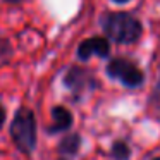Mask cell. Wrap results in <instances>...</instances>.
<instances>
[{
  "label": "cell",
  "instance_id": "obj_4",
  "mask_svg": "<svg viewBox=\"0 0 160 160\" xmlns=\"http://www.w3.org/2000/svg\"><path fill=\"white\" fill-rule=\"evenodd\" d=\"M64 84L71 91H74V93H81L84 90H90V88L97 86L95 78L91 76V72L83 69V67H71L67 71V74L64 76Z\"/></svg>",
  "mask_w": 160,
  "mask_h": 160
},
{
  "label": "cell",
  "instance_id": "obj_7",
  "mask_svg": "<svg viewBox=\"0 0 160 160\" xmlns=\"http://www.w3.org/2000/svg\"><path fill=\"white\" fill-rule=\"evenodd\" d=\"M81 143H83V139H81V136L78 134V132L66 134V136H64V138L59 141L57 150H59V153H62V155L74 157V155H78V152H79Z\"/></svg>",
  "mask_w": 160,
  "mask_h": 160
},
{
  "label": "cell",
  "instance_id": "obj_12",
  "mask_svg": "<svg viewBox=\"0 0 160 160\" xmlns=\"http://www.w3.org/2000/svg\"><path fill=\"white\" fill-rule=\"evenodd\" d=\"M7 2H19V0H7Z\"/></svg>",
  "mask_w": 160,
  "mask_h": 160
},
{
  "label": "cell",
  "instance_id": "obj_6",
  "mask_svg": "<svg viewBox=\"0 0 160 160\" xmlns=\"http://www.w3.org/2000/svg\"><path fill=\"white\" fill-rule=\"evenodd\" d=\"M52 126L47 128L48 134H57V132H64L71 129L72 126V114L62 105H57L52 108Z\"/></svg>",
  "mask_w": 160,
  "mask_h": 160
},
{
  "label": "cell",
  "instance_id": "obj_1",
  "mask_svg": "<svg viewBox=\"0 0 160 160\" xmlns=\"http://www.w3.org/2000/svg\"><path fill=\"white\" fill-rule=\"evenodd\" d=\"M100 24L108 38L117 43H134L143 33L141 22L126 12H107L102 16Z\"/></svg>",
  "mask_w": 160,
  "mask_h": 160
},
{
  "label": "cell",
  "instance_id": "obj_9",
  "mask_svg": "<svg viewBox=\"0 0 160 160\" xmlns=\"http://www.w3.org/2000/svg\"><path fill=\"white\" fill-rule=\"evenodd\" d=\"M5 122V108L0 105V129H2V126H4Z\"/></svg>",
  "mask_w": 160,
  "mask_h": 160
},
{
  "label": "cell",
  "instance_id": "obj_3",
  "mask_svg": "<svg viewBox=\"0 0 160 160\" xmlns=\"http://www.w3.org/2000/svg\"><path fill=\"white\" fill-rule=\"evenodd\" d=\"M107 74L112 79H117L126 88H138L145 83V74L134 62L128 59H114L107 66Z\"/></svg>",
  "mask_w": 160,
  "mask_h": 160
},
{
  "label": "cell",
  "instance_id": "obj_8",
  "mask_svg": "<svg viewBox=\"0 0 160 160\" xmlns=\"http://www.w3.org/2000/svg\"><path fill=\"white\" fill-rule=\"evenodd\" d=\"M131 146L128 145L126 141L122 139H117V141L112 143V150H110V155L114 160H129L131 158Z\"/></svg>",
  "mask_w": 160,
  "mask_h": 160
},
{
  "label": "cell",
  "instance_id": "obj_2",
  "mask_svg": "<svg viewBox=\"0 0 160 160\" xmlns=\"http://www.w3.org/2000/svg\"><path fill=\"white\" fill-rule=\"evenodd\" d=\"M11 138L14 141V145L19 148V152L33 153V150L36 148V119L29 108L21 107L16 112L14 119L11 122Z\"/></svg>",
  "mask_w": 160,
  "mask_h": 160
},
{
  "label": "cell",
  "instance_id": "obj_5",
  "mask_svg": "<svg viewBox=\"0 0 160 160\" xmlns=\"http://www.w3.org/2000/svg\"><path fill=\"white\" fill-rule=\"evenodd\" d=\"M110 53V45L103 36H93L88 38L84 42H81V45L78 47V57L81 60H90L91 55L98 57H107Z\"/></svg>",
  "mask_w": 160,
  "mask_h": 160
},
{
  "label": "cell",
  "instance_id": "obj_10",
  "mask_svg": "<svg viewBox=\"0 0 160 160\" xmlns=\"http://www.w3.org/2000/svg\"><path fill=\"white\" fill-rule=\"evenodd\" d=\"M115 4H126V2H129V0H114Z\"/></svg>",
  "mask_w": 160,
  "mask_h": 160
},
{
  "label": "cell",
  "instance_id": "obj_11",
  "mask_svg": "<svg viewBox=\"0 0 160 160\" xmlns=\"http://www.w3.org/2000/svg\"><path fill=\"white\" fill-rule=\"evenodd\" d=\"M152 160H160V157H155V158H152Z\"/></svg>",
  "mask_w": 160,
  "mask_h": 160
}]
</instances>
